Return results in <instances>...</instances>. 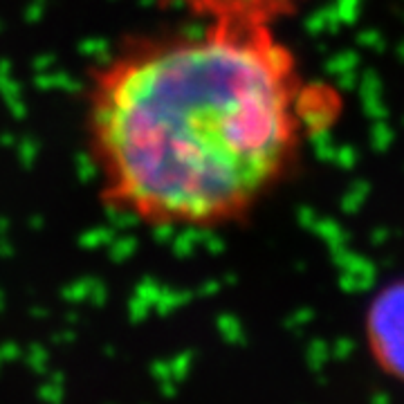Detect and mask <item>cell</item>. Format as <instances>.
Returning <instances> with one entry per match:
<instances>
[{"label": "cell", "mask_w": 404, "mask_h": 404, "mask_svg": "<svg viewBox=\"0 0 404 404\" xmlns=\"http://www.w3.org/2000/svg\"><path fill=\"white\" fill-rule=\"evenodd\" d=\"M326 103L274 29L205 25L133 45L88 97L101 198L155 227L233 223L281 182Z\"/></svg>", "instance_id": "obj_1"}, {"label": "cell", "mask_w": 404, "mask_h": 404, "mask_svg": "<svg viewBox=\"0 0 404 404\" xmlns=\"http://www.w3.org/2000/svg\"><path fill=\"white\" fill-rule=\"evenodd\" d=\"M180 5L205 25L229 29H274L294 16L305 0H166Z\"/></svg>", "instance_id": "obj_2"}, {"label": "cell", "mask_w": 404, "mask_h": 404, "mask_svg": "<svg viewBox=\"0 0 404 404\" xmlns=\"http://www.w3.org/2000/svg\"><path fill=\"white\" fill-rule=\"evenodd\" d=\"M370 333L382 359L404 370V281L377 296L370 310Z\"/></svg>", "instance_id": "obj_3"}]
</instances>
